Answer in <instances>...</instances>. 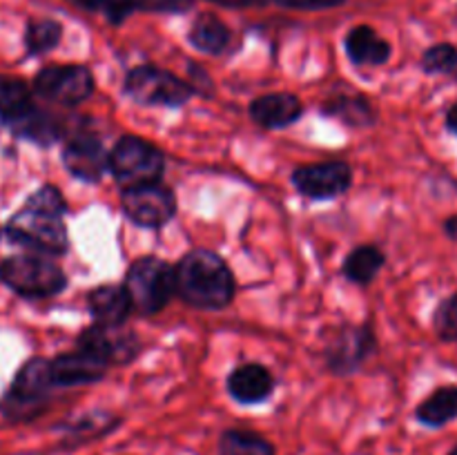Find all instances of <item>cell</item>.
Returning a JSON list of instances; mask_svg holds the SVG:
<instances>
[{
  "instance_id": "1",
  "label": "cell",
  "mask_w": 457,
  "mask_h": 455,
  "mask_svg": "<svg viewBox=\"0 0 457 455\" xmlns=\"http://www.w3.org/2000/svg\"><path fill=\"white\" fill-rule=\"evenodd\" d=\"M65 212L67 205L61 192L52 186L40 187L7 223L9 241L40 252L62 254L67 250V230L62 223Z\"/></svg>"
},
{
  "instance_id": "2",
  "label": "cell",
  "mask_w": 457,
  "mask_h": 455,
  "mask_svg": "<svg viewBox=\"0 0 457 455\" xmlns=\"http://www.w3.org/2000/svg\"><path fill=\"white\" fill-rule=\"evenodd\" d=\"M177 293L201 310H221L235 297V277L217 252L192 250L177 266Z\"/></svg>"
},
{
  "instance_id": "3",
  "label": "cell",
  "mask_w": 457,
  "mask_h": 455,
  "mask_svg": "<svg viewBox=\"0 0 457 455\" xmlns=\"http://www.w3.org/2000/svg\"><path fill=\"white\" fill-rule=\"evenodd\" d=\"M123 285L134 310L141 315H154L163 310L177 293V270L163 259L143 257L132 263Z\"/></svg>"
},
{
  "instance_id": "4",
  "label": "cell",
  "mask_w": 457,
  "mask_h": 455,
  "mask_svg": "<svg viewBox=\"0 0 457 455\" xmlns=\"http://www.w3.org/2000/svg\"><path fill=\"white\" fill-rule=\"evenodd\" d=\"M0 279L16 294L29 299L52 297L67 285L65 272L43 257H9L0 263Z\"/></svg>"
},
{
  "instance_id": "5",
  "label": "cell",
  "mask_w": 457,
  "mask_h": 455,
  "mask_svg": "<svg viewBox=\"0 0 457 455\" xmlns=\"http://www.w3.org/2000/svg\"><path fill=\"white\" fill-rule=\"evenodd\" d=\"M165 159L156 145L138 136L120 138L110 152V170L125 187L156 183L163 174Z\"/></svg>"
},
{
  "instance_id": "6",
  "label": "cell",
  "mask_w": 457,
  "mask_h": 455,
  "mask_svg": "<svg viewBox=\"0 0 457 455\" xmlns=\"http://www.w3.org/2000/svg\"><path fill=\"white\" fill-rule=\"evenodd\" d=\"M54 388L52 361L31 360L22 366L12 391L4 397V415L12 419H29L38 413L47 401L49 391Z\"/></svg>"
},
{
  "instance_id": "7",
  "label": "cell",
  "mask_w": 457,
  "mask_h": 455,
  "mask_svg": "<svg viewBox=\"0 0 457 455\" xmlns=\"http://www.w3.org/2000/svg\"><path fill=\"white\" fill-rule=\"evenodd\" d=\"M125 94L141 105L179 107L192 96V87L159 67H134L125 76Z\"/></svg>"
},
{
  "instance_id": "8",
  "label": "cell",
  "mask_w": 457,
  "mask_h": 455,
  "mask_svg": "<svg viewBox=\"0 0 457 455\" xmlns=\"http://www.w3.org/2000/svg\"><path fill=\"white\" fill-rule=\"evenodd\" d=\"M123 212L129 221L141 228H161L177 212L174 194L165 186L156 183H143V186L125 187L120 194Z\"/></svg>"
},
{
  "instance_id": "9",
  "label": "cell",
  "mask_w": 457,
  "mask_h": 455,
  "mask_svg": "<svg viewBox=\"0 0 457 455\" xmlns=\"http://www.w3.org/2000/svg\"><path fill=\"white\" fill-rule=\"evenodd\" d=\"M34 87L47 101L79 105L92 96L94 76L83 65H54L38 71Z\"/></svg>"
},
{
  "instance_id": "10",
  "label": "cell",
  "mask_w": 457,
  "mask_h": 455,
  "mask_svg": "<svg viewBox=\"0 0 457 455\" xmlns=\"http://www.w3.org/2000/svg\"><path fill=\"white\" fill-rule=\"evenodd\" d=\"M293 183L303 196L311 199H335L344 194L353 183L351 165L344 161L302 165L293 172Z\"/></svg>"
},
{
  "instance_id": "11",
  "label": "cell",
  "mask_w": 457,
  "mask_h": 455,
  "mask_svg": "<svg viewBox=\"0 0 457 455\" xmlns=\"http://www.w3.org/2000/svg\"><path fill=\"white\" fill-rule=\"evenodd\" d=\"M375 337L366 326H346L326 348L328 366L335 373H353L373 352Z\"/></svg>"
},
{
  "instance_id": "12",
  "label": "cell",
  "mask_w": 457,
  "mask_h": 455,
  "mask_svg": "<svg viewBox=\"0 0 457 455\" xmlns=\"http://www.w3.org/2000/svg\"><path fill=\"white\" fill-rule=\"evenodd\" d=\"M79 348L94 352L107 364H125L138 351L134 333H120L119 326H92L79 337Z\"/></svg>"
},
{
  "instance_id": "13",
  "label": "cell",
  "mask_w": 457,
  "mask_h": 455,
  "mask_svg": "<svg viewBox=\"0 0 457 455\" xmlns=\"http://www.w3.org/2000/svg\"><path fill=\"white\" fill-rule=\"evenodd\" d=\"M62 161L76 178L89 183H96L105 174V170H110V154L103 143L94 136H79L70 141V145L62 152Z\"/></svg>"
},
{
  "instance_id": "14",
  "label": "cell",
  "mask_w": 457,
  "mask_h": 455,
  "mask_svg": "<svg viewBox=\"0 0 457 455\" xmlns=\"http://www.w3.org/2000/svg\"><path fill=\"white\" fill-rule=\"evenodd\" d=\"M107 361L80 348L79 352H65V355L52 360V379L54 386H79V384L101 382L107 373Z\"/></svg>"
},
{
  "instance_id": "15",
  "label": "cell",
  "mask_w": 457,
  "mask_h": 455,
  "mask_svg": "<svg viewBox=\"0 0 457 455\" xmlns=\"http://www.w3.org/2000/svg\"><path fill=\"white\" fill-rule=\"evenodd\" d=\"M275 391V377L262 364H244L228 377V393L239 404H262Z\"/></svg>"
},
{
  "instance_id": "16",
  "label": "cell",
  "mask_w": 457,
  "mask_h": 455,
  "mask_svg": "<svg viewBox=\"0 0 457 455\" xmlns=\"http://www.w3.org/2000/svg\"><path fill=\"white\" fill-rule=\"evenodd\" d=\"M303 105L295 94L277 92V94H266V96H259L257 101L250 105V116L257 120L263 128H286V125H293L295 120L302 116Z\"/></svg>"
},
{
  "instance_id": "17",
  "label": "cell",
  "mask_w": 457,
  "mask_h": 455,
  "mask_svg": "<svg viewBox=\"0 0 457 455\" xmlns=\"http://www.w3.org/2000/svg\"><path fill=\"white\" fill-rule=\"evenodd\" d=\"M87 306L101 326H120L134 310L125 285H96L87 294Z\"/></svg>"
},
{
  "instance_id": "18",
  "label": "cell",
  "mask_w": 457,
  "mask_h": 455,
  "mask_svg": "<svg viewBox=\"0 0 457 455\" xmlns=\"http://www.w3.org/2000/svg\"><path fill=\"white\" fill-rule=\"evenodd\" d=\"M346 54L355 65H384L391 58V45L369 25L353 27L346 36Z\"/></svg>"
},
{
  "instance_id": "19",
  "label": "cell",
  "mask_w": 457,
  "mask_h": 455,
  "mask_svg": "<svg viewBox=\"0 0 457 455\" xmlns=\"http://www.w3.org/2000/svg\"><path fill=\"white\" fill-rule=\"evenodd\" d=\"M420 424L428 428H442L457 419V386H442L427 397L415 410Z\"/></svg>"
},
{
  "instance_id": "20",
  "label": "cell",
  "mask_w": 457,
  "mask_h": 455,
  "mask_svg": "<svg viewBox=\"0 0 457 455\" xmlns=\"http://www.w3.org/2000/svg\"><path fill=\"white\" fill-rule=\"evenodd\" d=\"M230 38L226 22L214 13H199L190 29V43L205 54H221L230 45Z\"/></svg>"
},
{
  "instance_id": "21",
  "label": "cell",
  "mask_w": 457,
  "mask_h": 455,
  "mask_svg": "<svg viewBox=\"0 0 457 455\" xmlns=\"http://www.w3.org/2000/svg\"><path fill=\"white\" fill-rule=\"evenodd\" d=\"M31 110H34L31 92L25 80L13 79V76H0V116L7 123H16Z\"/></svg>"
},
{
  "instance_id": "22",
  "label": "cell",
  "mask_w": 457,
  "mask_h": 455,
  "mask_svg": "<svg viewBox=\"0 0 457 455\" xmlns=\"http://www.w3.org/2000/svg\"><path fill=\"white\" fill-rule=\"evenodd\" d=\"M384 266V252L378 245H360L344 261V275L353 284L369 285Z\"/></svg>"
},
{
  "instance_id": "23",
  "label": "cell",
  "mask_w": 457,
  "mask_h": 455,
  "mask_svg": "<svg viewBox=\"0 0 457 455\" xmlns=\"http://www.w3.org/2000/svg\"><path fill=\"white\" fill-rule=\"evenodd\" d=\"M219 455H277V451L259 433L230 428V431H223L219 440Z\"/></svg>"
},
{
  "instance_id": "24",
  "label": "cell",
  "mask_w": 457,
  "mask_h": 455,
  "mask_svg": "<svg viewBox=\"0 0 457 455\" xmlns=\"http://www.w3.org/2000/svg\"><path fill=\"white\" fill-rule=\"evenodd\" d=\"M326 112L333 116H339L348 125H370L375 123V112L369 98L360 96H339L328 103Z\"/></svg>"
},
{
  "instance_id": "25",
  "label": "cell",
  "mask_w": 457,
  "mask_h": 455,
  "mask_svg": "<svg viewBox=\"0 0 457 455\" xmlns=\"http://www.w3.org/2000/svg\"><path fill=\"white\" fill-rule=\"evenodd\" d=\"M12 125L22 134V136L38 143H54L58 138V134H61L58 120L54 119V116L45 114V112H38L36 107L29 114H25L21 120H16V123Z\"/></svg>"
},
{
  "instance_id": "26",
  "label": "cell",
  "mask_w": 457,
  "mask_h": 455,
  "mask_svg": "<svg viewBox=\"0 0 457 455\" xmlns=\"http://www.w3.org/2000/svg\"><path fill=\"white\" fill-rule=\"evenodd\" d=\"M62 27L56 21H36L27 27V49L29 54H45L61 43Z\"/></svg>"
},
{
  "instance_id": "27",
  "label": "cell",
  "mask_w": 457,
  "mask_h": 455,
  "mask_svg": "<svg viewBox=\"0 0 457 455\" xmlns=\"http://www.w3.org/2000/svg\"><path fill=\"white\" fill-rule=\"evenodd\" d=\"M457 67V47L451 43L433 45L424 52L422 70L427 74H449Z\"/></svg>"
},
{
  "instance_id": "28",
  "label": "cell",
  "mask_w": 457,
  "mask_h": 455,
  "mask_svg": "<svg viewBox=\"0 0 457 455\" xmlns=\"http://www.w3.org/2000/svg\"><path fill=\"white\" fill-rule=\"evenodd\" d=\"M433 328L445 342H457V294H451L437 306L433 315Z\"/></svg>"
},
{
  "instance_id": "29",
  "label": "cell",
  "mask_w": 457,
  "mask_h": 455,
  "mask_svg": "<svg viewBox=\"0 0 457 455\" xmlns=\"http://www.w3.org/2000/svg\"><path fill=\"white\" fill-rule=\"evenodd\" d=\"M74 3L79 4L80 9L101 13V16H105L112 25H120V22L132 13V9L125 3H120V0H74Z\"/></svg>"
},
{
  "instance_id": "30",
  "label": "cell",
  "mask_w": 457,
  "mask_h": 455,
  "mask_svg": "<svg viewBox=\"0 0 457 455\" xmlns=\"http://www.w3.org/2000/svg\"><path fill=\"white\" fill-rule=\"evenodd\" d=\"M132 12H154V13H186L195 7V0H120Z\"/></svg>"
},
{
  "instance_id": "31",
  "label": "cell",
  "mask_w": 457,
  "mask_h": 455,
  "mask_svg": "<svg viewBox=\"0 0 457 455\" xmlns=\"http://www.w3.org/2000/svg\"><path fill=\"white\" fill-rule=\"evenodd\" d=\"M277 4L288 9H306V12H320V9L342 7L346 0H275Z\"/></svg>"
},
{
  "instance_id": "32",
  "label": "cell",
  "mask_w": 457,
  "mask_h": 455,
  "mask_svg": "<svg viewBox=\"0 0 457 455\" xmlns=\"http://www.w3.org/2000/svg\"><path fill=\"white\" fill-rule=\"evenodd\" d=\"M212 3L223 4V7H263L270 0H212Z\"/></svg>"
},
{
  "instance_id": "33",
  "label": "cell",
  "mask_w": 457,
  "mask_h": 455,
  "mask_svg": "<svg viewBox=\"0 0 457 455\" xmlns=\"http://www.w3.org/2000/svg\"><path fill=\"white\" fill-rule=\"evenodd\" d=\"M446 128L451 129V132L457 136V103L453 107H451L449 112H446Z\"/></svg>"
},
{
  "instance_id": "34",
  "label": "cell",
  "mask_w": 457,
  "mask_h": 455,
  "mask_svg": "<svg viewBox=\"0 0 457 455\" xmlns=\"http://www.w3.org/2000/svg\"><path fill=\"white\" fill-rule=\"evenodd\" d=\"M445 232H446V235H449V239H453L455 244H457V214H455V217L446 219V221H445Z\"/></svg>"
},
{
  "instance_id": "35",
  "label": "cell",
  "mask_w": 457,
  "mask_h": 455,
  "mask_svg": "<svg viewBox=\"0 0 457 455\" xmlns=\"http://www.w3.org/2000/svg\"><path fill=\"white\" fill-rule=\"evenodd\" d=\"M449 455H457V446H453V449L449 451Z\"/></svg>"
}]
</instances>
